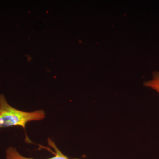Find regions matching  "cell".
Returning <instances> with one entry per match:
<instances>
[{"instance_id": "1", "label": "cell", "mask_w": 159, "mask_h": 159, "mask_svg": "<svg viewBox=\"0 0 159 159\" xmlns=\"http://www.w3.org/2000/svg\"><path fill=\"white\" fill-rule=\"evenodd\" d=\"M45 116L42 110L25 112L14 108L8 103L4 95H0V128L20 126L25 130L28 122L42 120Z\"/></svg>"}, {"instance_id": "3", "label": "cell", "mask_w": 159, "mask_h": 159, "mask_svg": "<svg viewBox=\"0 0 159 159\" xmlns=\"http://www.w3.org/2000/svg\"><path fill=\"white\" fill-rule=\"evenodd\" d=\"M152 75V79L145 81L144 85L145 87L152 89L159 93V72H154Z\"/></svg>"}, {"instance_id": "2", "label": "cell", "mask_w": 159, "mask_h": 159, "mask_svg": "<svg viewBox=\"0 0 159 159\" xmlns=\"http://www.w3.org/2000/svg\"><path fill=\"white\" fill-rule=\"evenodd\" d=\"M49 145L54 148L55 152H53L54 154V156L50 158L47 159H70L69 158L67 157L64 155L57 148V146L51 139H48ZM6 159H34L27 158L20 154L16 149L14 147H10L7 149L6 151Z\"/></svg>"}]
</instances>
